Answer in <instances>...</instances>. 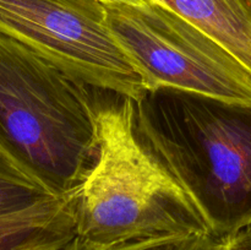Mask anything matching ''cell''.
<instances>
[{
    "mask_svg": "<svg viewBox=\"0 0 251 250\" xmlns=\"http://www.w3.org/2000/svg\"><path fill=\"white\" fill-rule=\"evenodd\" d=\"M107 96L96 97L97 154L76 190V237L113 245L213 234L190 196L137 136L134 100Z\"/></svg>",
    "mask_w": 251,
    "mask_h": 250,
    "instance_id": "cell-2",
    "label": "cell"
},
{
    "mask_svg": "<svg viewBox=\"0 0 251 250\" xmlns=\"http://www.w3.org/2000/svg\"><path fill=\"white\" fill-rule=\"evenodd\" d=\"M102 2H119V4H129V5H145L146 2H149L150 0H100Z\"/></svg>",
    "mask_w": 251,
    "mask_h": 250,
    "instance_id": "cell-11",
    "label": "cell"
},
{
    "mask_svg": "<svg viewBox=\"0 0 251 250\" xmlns=\"http://www.w3.org/2000/svg\"><path fill=\"white\" fill-rule=\"evenodd\" d=\"M0 34L96 90L132 100L146 92L100 0H0Z\"/></svg>",
    "mask_w": 251,
    "mask_h": 250,
    "instance_id": "cell-5",
    "label": "cell"
},
{
    "mask_svg": "<svg viewBox=\"0 0 251 250\" xmlns=\"http://www.w3.org/2000/svg\"><path fill=\"white\" fill-rule=\"evenodd\" d=\"M103 4L108 27L145 90L251 103V73L205 32L153 1Z\"/></svg>",
    "mask_w": 251,
    "mask_h": 250,
    "instance_id": "cell-4",
    "label": "cell"
},
{
    "mask_svg": "<svg viewBox=\"0 0 251 250\" xmlns=\"http://www.w3.org/2000/svg\"><path fill=\"white\" fill-rule=\"evenodd\" d=\"M76 190L0 216V250H60L65 247L76 235Z\"/></svg>",
    "mask_w": 251,
    "mask_h": 250,
    "instance_id": "cell-6",
    "label": "cell"
},
{
    "mask_svg": "<svg viewBox=\"0 0 251 250\" xmlns=\"http://www.w3.org/2000/svg\"><path fill=\"white\" fill-rule=\"evenodd\" d=\"M93 90L0 34V150L55 196L76 190L95 163Z\"/></svg>",
    "mask_w": 251,
    "mask_h": 250,
    "instance_id": "cell-3",
    "label": "cell"
},
{
    "mask_svg": "<svg viewBox=\"0 0 251 250\" xmlns=\"http://www.w3.org/2000/svg\"><path fill=\"white\" fill-rule=\"evenodd\" d=\"M221 250H251V225L223 238Z\"/></svg>",
    "mask_w": 251,
    "mask_h": 250,
    "instance_id": "cell-10",
    "label": "cell"
},
{
    "mask_svg": "<svg viewBox=\"0 0 251 250\" xmlns=\"http://www.w3.org/2000/svg\"><path fill=\"white\" fill-rule=\"evenodd\" d=\"M222 240L213 234H206L97 245L75 235L60 250H221Z\"/></svg>",
    "mask_w": 251,
    "mask_h": 250,
    "instance_id": "cell-9",
    "label": "cell"
},
{
    "mask_svg": "<svg viewBox=\"0 0 251 250\" xmlns=\"http://www.w3.org/2000/svg\"><path fill=\"white\" fill-rule=\"evenodd\" d=\"M215 39L251 73V0H150Z\"/></svg>",
    "mask_w": 251,
    "mask_h": 250,
    "instance_id": "cell-7",
    "label": "cell"
},
{
    "mask_svg": "<svg viewBox=\"0 0 251 250\" xmlns=\"http://www.w3.org/2000/svg\"><path fill=\"white\" fill-rule=\"evenodd\" d=\"M135 129L216 237L251 225V103L176 90L134 100Z\"/></svg>",
    "mask_w": 251,
    "mask_h": 250,
    "instance_id": "cell-1",
    "label": "cell"
},
{
    "mask_svg": "<svg viewBox=\"0 0 251 250\" xmlns=\"http://www.w3.org/2000/svg\"><path fill=\"white\" fill-rule=\"evenodd\" d=\"M53 196L0 150V216L17 212Z\"/></svg>",
    "mask_w": 251,
    "mask_h": 250,
    "instance_id": "cell-8",
    "label": "cell"
}]
</instances>
